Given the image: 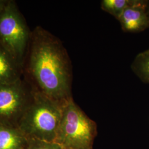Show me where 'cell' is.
Masks as SVG:
<instances>
[{
    "label": "cell",
    "mask_w": 149,
    "mask_h": 149,
    "mask_svg": "<svg viewBox=\"0 0 149 149\" xmlns=\"http://www.w3.org/2000/svg\"><path fill=\"white\" fill-rule=\"evenodd\" d=\"M27 55L29 81L37 90L63 105L72 98L71 63L58 38L42 27H36Z\"/></svg>",
    "instance_id": "cell-1"
},
{
    "label": "cell",
    "mask_w": 149,
    "mask_h": 149,
    "mask_svg": "<svg viewBox=\"0 0 149 149\" xmlns=\"http://www.w3.org/2000/svg\"><path fill=\"white\" fill-rule=\"evenodd\" d=\"M63 106L34 87L32 102L18 128L27 138L55 141L62 117Z\"/></svg>",
    "instance_id": "cell-2"
},
{
    "label": "cell",
    "mask_w": 149,
    "mask_h": 149,
    "mask_svg": "<svg viewBox=\"0 0 149 149\" xmlns=\"http://www.w3.org/2000/svg\"><path fill=\"white\" fill-rule=\"evenodd\" d=\"M97 134L96 123L82 111L73 98L64 104L54 142L64 149H92Z\"/></svg>",
    "instance_id": "cell-3"
},
{
    "label": "cell",
    "mask_w": 149,
    "mask_h": 149,
    "mask_svg": "<svg viewBox=\"0 0 149 149\" xmlns=\"http://www.w3.org/2000/svg\"><path fill=\"white\" fill-rule=\"evenodd\" d=\"M31 34L16 2L0 0V44L23 66Z\"/></svg>",
    "instance_id": "cell-4"
},
{
    "label": "cell",
    "mask_w": 149,
    "mask_h": 149,
    "mask_svg": "<svg viewBox=\"0 0 149 149\" xmlns=\"http://www.w3.org/2000/svg\"><path fill=\"white\" fill-rule=\"evenodd\" d=\"M34 87L22 77L15 82L0 85V125L18 128L32 102Z\"/></svg>",
    "instance_id": "cell-5"
},
{
    "label": "cell",
    "mask_w": 149,
    "mask_h": 149,
    "mask_svg": "<svg viewBox=\"0 0 149 149\" xmlns=\"http://www.w3.org/2000/svg\"><path fill=\"white\" fill-rule=\"evenodd\" d=\"M148 1L139 0L135 5L125 9L117 20L123 31L130 33L141 32L149 27V18L146 11Z\"/></svg>",
    "instance_id": "cell-6"
},
{
    "label": "cell",
    "mask_w": 149,
    "mask_h": 149,
    "mask_svg": "<svg viewBox=\"0 0 149 149\" xmlns=\"http://www.w3.org/2000/svg\"><path fill=\"white\" fill-rule=\"evenodd\" d=\"M23 69V66L0 44V85L21 79Z\"/></svg>",
    "instance_id": "cell-7"
},
{
    "label": "cell",
    "mask_w": 149,
    "mask_h": 149,
    "mask_svg": "<svg viewBox=\"0 0 149 149\" xmlns=\"http://www.w3.org/2000/svg\"><path fill=\"white\" fill-rule=\"evenodd\" d=\"M28 138L19 128L0 125V149H27Z\"/></svg>",
    "instance_id": "cell-8"
},
{
    "label": "cell",
    "mask_w": 149,
    "mask_h": 149,
    "mask_svg": "<svg viewBox=\"0 0 149 149\" xmlns=\"http://www.w3.org/2000/svg\"><path fill=\"white\" fill-rule=\"evenodd\" d=\"M132 69L143 82L149 84V49L136 55L132 64Z\"/></svg>",
    "instance_id": "cell-9"
},
{
    "label": "cell",
    "mask_w": 149,
    "mask_h": 149,
    "mask_svg": "<svg viewBox=\"0 0 149 149\" xmlns=\"http://www.w3.org/2000/svg\"><path fill=\"white\" fill-rule=\"evenodd\" d=\"M139 0H103L101 8L114 16L117 19L128 7L136 5Z\"/></svg>",
    "instance_id": "cell-10"
},
{
    "label": "cell",
    "mask_w": 149,
    "mask_h": 149,
    "mask_svg": "<svg viewBox=\"0 0 149 149\" xmlns=\"http://www.w3.org/2000/svg\"><path fill=\"white\" fill-rule=\"evenodd\" d=\"M27 149H64L55 142L41 141L34 139L28 138Z\"/></svg>",
    "instance_id": "cell-11"
},
{
    "label": "cell",
    "mask_w": 149,
    "mask_h": 149,
    "mask_svg": "<svg viewBox=\"0 0 149 149\" xmlns=\"http://www.w3.org/2000/svg\"><path fill=\"white\" fill-rule=\"evenodd\" d=\"M146 11H147L148 15L149 18V1H148V3H147V5H146Z\"/></svg>",
    "instance_id": "cell-12"
}]
</instances>
